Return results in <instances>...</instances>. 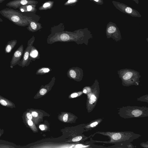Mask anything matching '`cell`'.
Here are the masks:
<instances>
[{
	"mask_svg": "<svg viewBox=\"0 0 148 148\" xmlns=\"http://www.w3.org/2000/svg\"><path fill=\"white\" fill-rule=\"evenodd\" d=\"M68 114H65L63 117V119L64 122H66L67 121L68 118Z\"/></svg>",
	"mask_w": 148,
	"mask_h": 148,
	"instance_id": "cell-24",
	"label": "cell"
},
{
	"mask_svg": "<svg viewBox=\"0 0 148 148\" xmlns=\"http://www.w3.org/2000/svg\"><path fill=\"white\" fill-rule=\"evenodd\" d=\"M36 4L22 6L18 8V10L22 12H34L36 10Z\"/></svg>",
	"mask_w": 148,
	"mask_h": 148,
	"instance_id": "cell-12",
	"label": "cell"
},
{
	"mask_svg": "<svg viewBox=\"0 0 148 148\" xmlns=\"http://www.w3.org/2000/svg\"></svg>",
	"mask_w": 148,
	"mask_h": 148,
	"instance_id": "cell-35",
	"label": "cell"
},
{
	"mask_svg": "<svg viewBox=\"0 0 148 148\" xmlns=\"http://www.w3.org/2000/svg\"><path fill=\"white\" fill-rule=\"evenodd\" d=\"M82 138L81 136H78L73 138L72 139V141L73 142H77L80 140Z\"/></svg>",
	"mask_w": 148,
	"mask_h": 148,
	"instance_id": "cell-22",
	"label": "cell"
},
{
	"mask_svg": "<svg viewBox=\"0 0 148 148\" xmlns=\"http://www.w3.org/2000/svg\"><path fill=\"white\" fill-rule=\"evenodd\" d=\"M38 54V51L36 48L34 46H32L30 53V58L32 60L35 61V60L37 58H38V57H39Z\"/></svg>",
	"mask_w": 148,
	"mask_h": 148,
	"instance_id": "cell-15",
	"label": "cell"
},
{
	"mask_svg": "<svg viewBox=\"0 0 148 148\" xmlns=\"http://www.w3.org/2000/svg\"><path fill=\"white\" fill-rule=\"evenodd\" d=\"M98 5H102L103 4V0H90Z\"/></svg>",
	"mask_w": 148,
	"mask_h": 148,
	"instance_id": "cell-20",
	"label": "cell"
},
{
	"mask_svg": "<svg viewBox=\"0 0 148 148\" xmlns=\"http://www.w3.org/2000/svg\"><path fill=\"white\" fill-rule=\"evenodd\" d=\"M3 20L0 18V22H3Z\"/></svg>",
	"mask_w": 148,
	"mask_h": 148,
	"instance_id": "cell-34",
	"label": "cell"
},
{
	"mask_svg": "<svg viewBox=\"0 0 148 148\" xmlns=\"http://www.w3.org/2000/svg\"><path fill=\"white\" fill-rule=\"evenodd\" d=\"M118 114L125 119L147 117L148 116V108L145 106H123L119 108Z\"/></svg>",
	"mask_w": 148,
	"mask_h": 148,
	"instance_id": "cell-4",
	"label": "cell"
},
{
	"mask_svg": "<svg viewBox=\"0 0 148 148\" xmlns=\"http://www.w3.org/2000/svg\"><path fill=\"white\" fill-rule=\"evenodd\" d=\"M84 32L78 30L73 32L67 31L57 32L50 34L47 37V43L51 44L58 42H74L79 45L84 43Z\"/></svg>",
	"mask_w": 148,
	"mask_h": 148,
	"instance_id": "cell-1",
	"label": "cell"
},
{
	"mask_svg": "<svg viewBox=\"0 0 148 148\" xmlns=\"http://www.w3.org/2000/svg\"><path fill=\"white\" fill-rule=\"evenodd\" d=\"M87 92V90L86 89H84L83 91V92L85 93H86Z\"/></svg>",
	"mask_w": 148,
	"mask_h": 148,
	"instance_id": "cell-32",
	"label": "cell"
},
{
	"mask_svg": "<svg viewBox=\"0 0 148 148\" xmlns=\"http://www.w3.org/2000/svg\"><path fill=\"white\" fill-rule=\"evenodd\" d=\"M26 18L29 23V25L27 29L29 31L35 32L42 28L41 24L33 20L30 17L26 16Z\"/></svg>",
	"mask_w": 148,
	"mask_h": 148,
	"instance_id": "cell-11",
	"label": "cell"
},
{
	"mask_svg": "<svg viewBox=\"0 0 148 148\" xmlns=\"http://www.w3.org/2000/svg\"><path fill=\"white\" fill-rule=\"evenodd\" d=\"M5 0H0V3H2L3 1Z\"/></svg>",
	"mask_w": 148,
	"mask_h": 148,
	"instance_id": "cell-33",
	"label": "cell"
},
{
	"mask_svg": "<svg viewBox=\"0 0 148 148\" xmlns=\"http://www.w3.org/2000/svg\"><path fill=\"white\" fill-rule=\"evenodd\" d=\"M102 121L103 119H98L94 120L89 125V127L91 129L95 128L97 127Z\"/></svg>",
	"mask_w": 148,
	"mask_h": 148,
	"instance_id": "cell-17",
	"label": "cell"
},
{
	"mask_svg": "<svg viewBox=\"0 0 148 148\" xmlns=\"http://www.w3.org/2000/svg\"><path fill=\"white\" fill-rule=\"evenodd\" d=\"M141 146L144 147H147L148 148V143L147 144H146L145 143H141Z\"/></svg>",
	"mask_w": 148,
	"mask_h": 148,
	"instance_id": "cell-27",
	"label": "cell"
},
{
	"mask_svg": "<svg viewBox=\"0 0 148 148\" xmlns=\"http://www.w3.org/2000/svg\"><path fill=\"white\" fill-rule=\"evenodd\" d=\"M27 117L29 119L31 120L32 119V116L30 113H27L26 114Z\"/></svg>",
	"mask_w": 148,
	"mask_h": 148,
	"instance_id": "cell-25",
	"label": "cell"
},
{
	"mask_svg": "<svg viewBox=\"0 0 148 148\" xmlns=\"http://www.w3.org/2000/svg\"><path fill=\"white\" fill-rule=\"evenodd\" d=\"M0 13L16 25L21 27L28 26L29 23L26 16L18 10L10 8H5L0 11Z\"/></svg>",
	"mask_w": 148,
	"mask_h": 148,
	"instance_id": "cell-3",
	"label": "cell"
},
{
	"mask_svg": "<svg viewBox=\"0 0 148 148\" xmlns=\"http://www.w3.org/2000/svg\"><path fill=\"white\" fill-rule=\"evenodd\" d=\"M35 37L33 36L28 41L27 46L23 52L22 58L18 65L20 66L23 68L27 66L30 64L31 59L30 56V53L33 44L35 41Z\"/></svg>",
	"mask_w": 148,
	"mask_h": 148,
	"instance_id": "cell-6",
	"label": "cell"
},
{
	"mask_svg": "<svg viewBox=\"0 0 148 148\" xmlns=\"http://www.w3.org/2000/svg\"><path fill=\"white\" fill-rule=\"evenodd\" d=\"M78 94L77 93H73L71 95V97L72 98H74L77 97L78 96Z\"/></svg>",
	"mask_w": 148,
	"mask_h": 148,
	"instance_id": "cell-28",
	"label": "cell"
},
{
	"mask_svg": "<svg viewBox=\"0 0 148 148\" xmlns=\"http://www.w3.org/2000/svg\"><path fill=\"white\" fill-rule=\"evenodd\" d=\"M52 69L49 67H42L38 69L36 72L37 75H42L49 73Z\"/></svg>",
	"mask_w": 148,
	"mask_h": 148,
	"instance_id": "cell-14",
	"label": "cell"
},
{
	"mask_svg": "<svg viewBox=\"0 0 148 148\" xmlns=\"http://www.w3.org/2000/svg\"><path fill=\"white\" fill-rule=\"evenodd\" d=\"M28 124L30 126H32L33 125V123L31 120L29 119L27 121Z\"/></svg>",
	"mask_w": 148,
	"mask_h": 148,
	"instance_id": "cell-29",
	"label": "cell"
},
{
	"mask_svg": "<svg viewBox=\"0 0 148 148\" xmlns=\"http://www.w3.org/2000/svg\"><path fill=\"white\" fill-rule=\"evenodd\" d=\"M134 1L136 4H138L139 0H132Z\"/></svg>",
	"mask_w": 148,
	"mask_h": 148,
	"instance_id": "cell-31",
	"label": "cell"
},
{
	"mask_svg": "<svg viewBox=\"0 0 148 148\" xmlns=\"http://www.w3.org/2000/svg\"><path fill=\"white\" fill-rule=\"evenodd\" d=\"M17 43V41L16 40H11L9 41L5 47V53H10Z\"/></svg>",
	"mask_w": 148,
	"mask_h": 148,
	"instance_id": "cell-13",
	"label": "cell"
},
{
	"mask_svg": "<svg viewBox=\"0 0 148 148\" xmlns=\"http://www.w3.org/2000/svg\"><path fill=\"white\" fill-rule=\"evenodd\" d=\"M40 128L42 130H45V127L43 125H40L39 126Z\"/></svg>",
	"mask_w": 148,
	"mask_h": 148,
	"instance_id": "cell-30",
	"label": "cell"
},
{
	"mask_svg": "<svg viewBox=\"0 0 148 148\" xmlns=\"http://www.w3.org/2000/svg\"><path fill=\"white\" fill-rule=\"evenodd\" d=\"M32 116L34 117H37L38 116V113L36 112H33L31 114Z\"/></svg>",
	"mask_w": 148,
	"mask_h": 148,
	"instance_id": "cell-26",
	"label": "cell"
},
{
	"mask_svg": "<svg viewBox=\"0 0 148 148\" xmlns=\"http://www.w3.org/2000/svg\"><path fill=\"white\" fill-rule=\"evenodd\" d=\"M23 46L22 45L15 51L10 62V67L12 69L13 67L20 63L23 53Z\"/></svg>",
	"mask_w": 148,
	"mask_h": 148,
	"instance_id": "cell-8",
	"label": "cell"
},
{
	"mask_svg": "<svg viewBox=\"0 0 148 148\" xmlns=\"http://www.w3.org/2000/svg\"><path fill=\"white\" fill-rule=\"evenodd\" d=\"M96 133L107 136L109 137L110 140L108 141L93 140L94 143L102 142L114 144L115 145L128 144L141 136V135L132 132H98L95 134Z\"/></svg>",
	"mask_w": 148,
	"mask_h": 148,
	"instance_id": "cell-2",
	"label": "cell"
},
{
	"mask_svg": "<svg viewBox=\"0 0 148 148\" xmlns=\"http://www.w3.org/2000/svg\"><path fill=\"white\" fill-rule=\"evenodd\" d=\"M67 75L70 79L78 81L81 79L83 76L82 70L77 67H73L68 70Z\"/></svg>",
	"mask_w": 148,
	"mask_h": 148,
	"instance_id": "cell-9",
	"label": "cell"
},
{
	"mask_svg": "<svg viewBox=\"0 0 148 148\" xmlns=\"http://www.w3.org/2000/svg\"><path fill=\"white\" fill-rule=\"evenodd\" d=\"M112 2L117 9L123 13L134 17H140L142 16L138 11L123 3L114 1Z\"/></svg>",
	"mask_w": 148,
	"mask_h": 148,
	"instance_id": "cell-5",
	"label": "cell"
},
{
	"mask_svg": "<svg viewBox=\"0 0 148 148\" xmlns=\"http://www.w3.org/2000/svg\"><path fill=\"white\" fill-rule=\"evenodd\" d=\"M78 0H68L64 4V5H67L76 3Z\"/></svg>",
	"mask_w": 148,
	"mask_h": 148,
	"instance_id": "cell-19",
	"label": "cell"
},
{
	"mask_svg": "<svg viewBox=\"0 0 148 148\" xmlns=\"http://www.w3.org/2000/svg\"><path fill=\"white\" fill-rule=\"evenodd\" d=\"M133 74L131 72H128L126 73L123 76V78L124 80H127L130 79L132 76Z\"/></svg>",
	"mask_w": 148,
	"mask_h": 148,
	"instance_id": "cell-18",
	"label": "cell"
},
{
	"mask_svg": "<svg viewBox=\"0 0 148 148\" xmlns=\"http://www.w3.org/2000/svg\"><path fill=\"white\" fill-rule=\"evenodd\" d=\"M47 92V90L45 88H42L40 90V93L41 95H43L45 94Z\"/></svg>",
	"mask_w": 148,
	"mask_h": 148,
	"instance_id": "cell-23",
	"label": "cell"
},
{
	"mask_svg": "<svg viewBox=\"0 0 148 148\" xmlns=\"http://www.w3.org/2000/svg\"><path fill=\"white\" fill-rule=\"evenodd\" d=\"M95 89H94V90L88 95L89 104L90 105L92 110L95 107L99 96V90Z\"/></svg>",
	"mask_w": 148,
	"mask_h": 148,
	"instance_id": "cell-10",
	"label": "cell"
},
{
	"mask_svg": "<svg viewBox=\"0 0 148 148\" xmlns=\"http://www.w3.org/2000/svg\"><path fill=\"white\" fill-rule=\"evenodd\" d=\"M0 103L3 106H8L7 102L5 100L1 99H0Z\"/></svg>",
	"mask_w": 148,
	"mask_h": 148,
	"instance_id": "cell-21",
	"label": "cell"
},
{
	"mask_svg": "<svg viewBox=\"0 0 148 148\" xmlns=\"http://www.w3.org/2000/svg\"><path fill=\"white\" fill-rule=\"evenodd\" d=\"M54 2L53 1H47L43 4L40 6L39 9L40 10H46L51 8L53 5Z\"/></svg>",
	"mask_w": 148,
	"mask_h": 148,
	"instance_id": "cell-16",
	"label": "cell"
},
{
	"mask_svg": "<svg viewBox=\"0 0 148 148\" xmlns=\"http://www.w3.org/2000/svg\"><path fill=\"white\" fill-rule=\"evenodd\" d=\"M38 2L34 0H13L7 3L6 6L14 9L26 5L36 4Z\"/></svg>",
	"mask_w": 148,
	"mask_h": 148,
	"instance_id": "cell-7",
	"label": "cell"
}]
</instances>
